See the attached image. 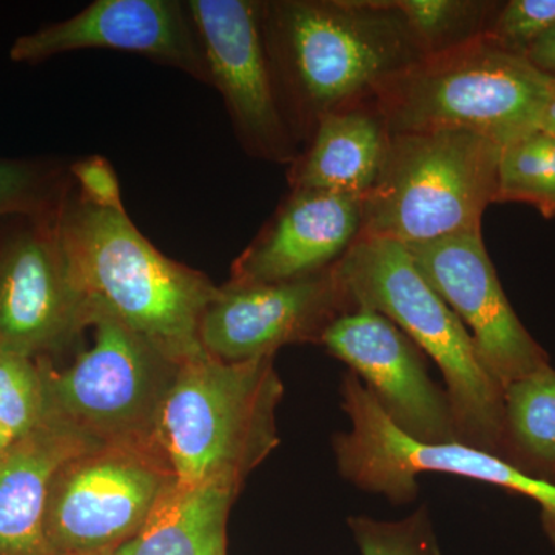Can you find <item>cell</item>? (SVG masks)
Wrapping results in <instances>:
<instances>
[{
  "instance_id": "obj_17",
  "label": "cell",
  "mask_w": 555,
  "mask_h": 555,
  "mask_svg": "<svg viewBox=\"0 0 555 555\" xmlns=\"http://www.w3.org/2000/svg\"><path fill=\"white\" fill-rule=\"evenodd\" d=\"M91 447L57 420H46L0 454V555H54L46 535L51 480Z\"/></svg>"
},
{
  "instance_id": "obj_8",
  "label": "cell",
  "mask_w": 555,
  "mask_h": 555,
  "mask_svg": "<svg viewBox=\"0 0 555 555\" xmlns=\"http://www.w3.org/2000/svg\"><path fill=\"white\" fill-rule=\"evenodd\" d=\"M339 393L350 427L335 434L332 448L338 473L350 485L401 506L418 496L416 477L425 473L483 481L535 502L543 531L555 546L554 481L529 476L506 460L460 441L427 444L412 440L387 418L353 372L343 375Z\"/></svg>"
},
{
  "instance_id": "obj_13",
  "label": "cell",
  "mask_w": 555,
  "mask_h": 555,
  "mask_svg": "<svg viewBox=\"0 0 555 555\" xmlns=\"http://www.w3.org/2000/svg\"><path fill=\"white\" fill-rule=\"evenodd\" d=\"M430 287L467 328L485 366L503 389L551 364L550 356L511 306L483 233H460L404 246Z\"/></svg>"
},
{
  "instance_id": "obj_26",
  "label": "cell",
  "mask_w": 555,
  "mask_h": 555,
  "mask_svg": "<svg viewBox=\"0 0 555 555\" xmlns=\"http://www.w3.org/2000/svg\"><path fill=\"white\" fill-rule=\"evenodd\" d=\"M555 25V0L500 2L485 38L507 53L525 56Z\"/></svg>"
},
{
  "instance_id": "obj_1",
  "label": "cell",
  "mask_w": 555,
  "mask_h": 555,
  "mask_svg": "<svg viewBox=\"0 0 555 555\" xmlns=\"http://www.w3.org/2000/svg\"><path fill=\"white\" fill-rule=\"evenodd\" d=\"M281 108L298 144L422 60L392 0H261Z\"/></svg>"
},
{
  "instance_id": "obj_9",
  "label": "cell",
  "mask_w": 555,
  "mask_h": 555,
  "mask_svg": "<svg viewBox=\"0 0 555 555\" xmlns=\"http://www.w3.org/2000/svg\"><path fill=\"white\" fill-rule=\"evenodd\" d=\"M175 476L155 444H96L51 480L46 535L54 555L115 553L145 524Z\"/></svg>"
},
{
  "instance_id": "obj_22",
  "label": "cell",
  "mask_w": 555,
  "mask_h": 555,
  "mask_svg": "<svg viewBox=\"0 0 555 555\" xmlns=\"http://www.w3.org/2000/svg\"><path fill=\"white\" fill-rule=\"evenodd\" d=\"M423 56L465 46L488 30L500 2L392 0Z\"/></svg>"
},
{
  "instance_id": "obj_14",
  "label": "cell",
  "mask_w": 555,
  "mask_h": 555,
  "mask_svg": "<svg viewBox=\"0 0 555 555\" xmlns=\"http://www.w3.org/2000/svg\"><path fill=\"white\" fill-rule=\"evenodd\" d=\"M320 345L349 366L412 440L459 441L447 389L429 377L422 349L385 315L360 306L332 323Z\"/></svg>"
},
{
  "instance_id": "obj_18",
  "label": "cell",
  "mask_w": 555,
  "mask_h": 555,
  "mask_svg": "<svg viewBox=\"0 0 555 555\" xmlns=\"http://www.w3.org/2000/svg\"><path fill=\"white\" fill-rule=\"evenodd\" d=\"M390 134L372 101L326 116L287 167L291 190H320L364 198L377 184Z\"/></svg>"
},
{
  "instance_id": "obj_5",
  "label": "cell",
  "mask_w": 555,
  "mask_h": 555,
  "mask_svg": "<svg viewBox=\"0 0 555 555\" xmlns=\"http://www.w3.org/2000/svg\"><path fill=\"white\" fill-rule=\"evenodd\" d=\"M553 78L488 38L429 54L387 79L372 104L390 134L454 129L506 145L539 129Z\"/></svg>"
},
{
  "instance_id": "obj_27",
  "label": "cell",
  "mask_w": 555,
  "mask_h": 555,
  "mask_svg": "<svg viewBox=\"0 0 555 555\" xmlns=\"http://www.w3.org/2000/svg\"><path fill=\"white\" fill-rule=\"evenodd\" d=\"M68 170L80 199L104 210L126 211L118 175L107 158L87 156L75 160Z\"/></svg>"
},
{
  "instance_id": "obj_7",
  "label": "cell",
  "mask_w": 555,
  "mask_h": 555,
  "mask_svg": "<svg viewBox=\"0 0 555 555\" xmlns=\"http://www.w3.org/2000/svg\"><path fill=\"white\" fill-rule=\"evenodd\" d=\"M93 341L53 371L40 361L46 415L94 444H155L160 408L181 361L91 305Z\"/></svg>"
},
{
  "instance_id": "obj_21",
  "label": "cell",
  "mask_w": 555,
  "mask_h": 555,
  "mask_svg": "<svg viewBox=\"0 0 555 555\" xmlns=\"http://www.w3.org/2000/svg\"><path fill=\"white\" fill-rule=\"evenodd\" d=\"M517 203L555 218V134L537 129L503 145L494 204Z\"/></svg>"
},
{
  "instance_id": "obj_16",
  "label": "cell",
  "mask_w": 555,
  "mask_h": 555,
  "mask_svg": "<svg viewBox=\"0 0 555 555\" xmlns=\"http://www.w3.org/2000/svg\"><path fill=\"white\" fill-rule=\"evenodd\" d=\"M363 198L291 190L232 264L230 283H280L337 264L360 238Z\"/></svg>"
},
{
  "instance_id": "obj_15",
  "label": "cell",
  "mask_w": 555,
  "mask_h": 555,
  "mask_svg": "<svg viewBox=\"0 0 555 555\" xmlns=\"http://www.w3.org/2000/svg\"><path fill=\"white\" fill-rule=\"evenodd\" d=\"M93 49L141 54L210 86L198 33L179 0H96L68 20L20 36L10 60L39 64Z\"/></svg>"
},
{
  "instance_id": "obj_23",
  "label": "cell",
  "mask_w": 555,
  "mask_h": 555,
  "mask_svg": "<svg viewBox=\"0 0 555 555\" xmlns=\"http://www.w3.org/2000/svg\"><path fill=\"white\" fill-rule=\"evenodd\" d=\"M72 184L60 164L0 158V219L54 218Z\"/></svg>"
},
{
  "instance_id": "obj_11",
  "label": "cell",
  "mask_w": 555,
  "mask_h": 555,
  "mask_svg": "<svg viewBox=\"0 0 555 555\" xmlns=\"http://www.w3.org/2000/svg\"><path fill=\"white\" fill-rule=\"evenodd\" d=\"M356 309L337 264L280 283L229 281L201 317L199 343L225 363L261 360L287 345H320L331 324Z\"/></svg>"
},
{
  "instance_id": "obj_2",
  "label": "cell",
  "mask_w": 555,
  "mask_h": 555,
  "mask_svg": "<svg viewBox=\"0 0 555 555\" xmlns=\"http://www.w3.org/2000/svg\"><path fill=\"white\" fill-rule=\"evenodd\" d=\"M54 222L90 305L107 310L181 363L206 353L199 321L219 288L210 278L166 257L127 211L80 199L73 184Z\"/></svg>"
},
{
  "instance_id": "obj_19",
  "label": "cell",
  "mask_w": 555,
  "mask_h": 555,
  "mask_svg": "<svg viewBox=\"0 0 555 555\" xmlns=\"http://www.w3.org/2000/svg\"><path fill=\"white\" fill-rule=\"evenodd\" d=\"M241 491L210 481L175 485L115 555H228L230 509Z\"/></svg>"
},
{
  "instance_id": "obj_12",
  "label": "cell",
  "mask_w": 555,
  "mask_h": 555,
  "mask_svg": "<svg viewBox=\"0 0 555 555\" xmlns=\"http://www.w3.org/2000/svg\"><path fill=\"white\" fill-rule=\"evenodd\" d=\"M54 219L28 218L0 243V349L35 360L75 345L91 321Z\"/></svg>"
},
{
  "instance_id": "obj_28",
  "label": "cell",
  "mask_w": 555,
  "mask_h": 555,
  "mask_svg": "<svg viewBox=\"0 0 555 555\" xmlns=\"http://www.w3.org/2000/svg\"><path fill=\"white\" fill-rule=\"evenodd\" d=\"M526 60L545 75L555 78V25L550 31H546L531 50L526 54Z\"/></svg>"
},
{
  "instance_id": "obj_31",
  "label": "cell",
  "mask_w": 555,
  "mask_h": 555,
  "mask_svg": "<svg viewBox=\"0 0 555 555\" xmlns=\"http://www.w3.org/2000/svg\"><path fill=\"white\" fill-rule=\"evenodd\" d=\"M90 555H115V553H98V554H90Z\"/></svg>"
},
{
  "instance_id": "obj_3",
  "label": "cell",
  "mask_w": 555,
  "mask_h": 555,
  "mask_svg": "<svg viewBox=\"0 0 555 555\" xmlns=\"http://www.w3.org/2000/svg\"><path fill=\"white\" fill-rule=\"evenodd\" d=\"M283 396L273 357L225 363L203 353L184 361L155 430L177 483L243 488L280 444L276 409Z\"/></svg>"
},
{
  "instance_id": "obj_29",
  "label": "cell",
  "mask_w": 555,
  "mask_h": 555,
  "mask_svg": "<svg viewBox=\"0 0 555 555\" xmlns=\"http://www.w3.org/2000/svg\"><path fill=\"white\" fill-rule=\"evenodd\" d=\"M539 129L555 134V78L551 82L550 96H547L545 108H543Z\"/></svg>"
},
{
  "instance_id": "obj_4",
  "label": "cell",
  "mask_w": 555,
  "mask_h": 555,
  "mask_svg": "<svg viewBox=\"0 0 555 555\" xmlns=\"http://www.w3.org/2000/svg\"><path fill=\"white\" fill-rule=\"evenodd\" d=\"M337 269L357 308L392 321L440 369L460 443L505 460V389L485 366L462 321L416 269L408 248L360 236Z\"/></svg>"
},
{
  "instance_id": "obj_10",
  "label": "cell",
  "mask_w": 555,
  "mask_h": 555,
  "mask_svg": "<svg viewBox=\"0 0 555 555\" xmlns=\"http://www.w3.org/2000/svg\"><path fill=\"white\" fill-rule=\"evenodd\" d=\"M206 60L210 86L224 101L248 156L288 167L301 153L288 129L266 49L261 0L185 2Z\"/></svg>"
},
{
  "instance_id": "obj_25",
  "label": "cell",
  "mask_w": 555,
  "mask_h": 555,
  "mask_svg": "<svg viewBox=\"0 0 555 555\" xmlns=\"http://www.w3.org/2000/svg\"><path fill=\"white\" fill-rule=\"evenodd\" d=\"M361 555H443L427 506L401 520L347 518Z\"/></svg>"
},
{
  "instance_id": "obj_24",
  "label": "cell",
  "mask_w": 555,
  "mask_h": 555,
  "mask_svg": "<svg viewBox=\"0 0 555 555\" xmlns=\"http://www.w3.org/2000/svg\"><path fill=\"white\" fill-rule=\"evenodd\" d=\"M43 420L46 389L40 361L0 349V426L20 438Z\"/></svg>"
},
{
  "instance_id": "obj_20",
  "label": "cell",
  "mask_w": 555,
  "mask_h": 555,
  "mask_svg": "<svg viewBox=\"0 0 555 555\" xmlns=\"http://www.w3.org/2000/svg\"><path fill=\"white\" fill-rule=\"evenodd\" d=\"M503 443L507 463L555 483V369L551 364L505 387Z\"/></svg>"
},
{
  "instance_id": "obj_30",
  "label": "cell",
  "mask_w": 555,
  "mask_h": 555,
  "mask_svg": "<svg viewBox=\"0 0 555 555\" xmlns=\"http://www.w3.org/2000/svg\"><path fill=\"white\" fill-rule=\"evenodd\" d=\"M14 440H16V438L10 436V434L0 426V454H2V452L5 451Z\"/></svg>"
},
{
  "instance_id": "obj_6",
  "label": "cell",
  "mask_w": 555,
  "mask_h": 555,
  "mask_svg": "<svg viewBox=\"0 0 555 555\" xmlns=\"http://www.w3.org/2000/svg\"><path fill=\"white\" fill-rule=\"evenodd\" d=\"M502 145L474 131L397 133L377 184L363 198V238L403 246L480 233L495 203Z\"/></svg>"
}]
</instances>
